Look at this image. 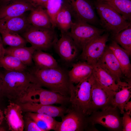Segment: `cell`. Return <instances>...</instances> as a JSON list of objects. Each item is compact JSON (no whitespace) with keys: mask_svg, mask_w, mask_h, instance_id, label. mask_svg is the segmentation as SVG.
I'll list each match as a JSON object with an SVG mask.
<instances>
[{"mask_svg":"<svg viewBox=\"0 0 131 131\" xmlns=\"http://www.w3.org/2000/svg\"><path fill=\"white\" fill-rule=\"evenodd\" d=\"M28 69L32 83L67 96L72 83L70 81L68 72L59 66L43 69L35 66Z\"/></svg>","mask_w":131,"mask_h":131,"instance_id":"6da1fadb","label":"cell"},{"mask_svg":"<svg viewBox=\"0 0 131 131\" xmlns=\"http://www.w3.org/2000/svg\"><path fill=\"white\" fill-rule=\"evenodd\" d=\"M5 97L10 102L17 103L31 85L30 75L28 70L3 72Z\"/></svg>","mask_w":131,"mask_h":131,"instance_id":"7a4b0ae2","label":"cell"},{"mask_svg":"<svg viewBox=\"0 0 131 131\" xmlns=\"http://www.w3.org/2000/svg\"><path fill=\"white\" fill-rule=\"evenodd\" d=\"M99 17L100 25L107 33L112 36L131 25L108 4L97 0H92Z\"/></svg>","mask_w":131,"mask_h":131,"instance_id":"3957f363","label":"cell"},{"mask_svg":"<svg viewBox=\"0 0 131 131\" xmlns=\"http://www.w3.org/2000/svg\"><path fill=\"white\" fill-rule=\"evenodd\" d=\"M95 80L92 74L75 86L72 83L69 90V102L72 109L88 116V112L92 85Z\"/></svg>","mask_w":131,"mask_h":131,"instance_id":"277c9868","label":"cell"},{"mask_svg":"<svg viewBox=\"0 0 131 131\" xmlns=\"http://www.w3.org/2000/svg\"><path fill=\"white\" fill-rule=\"evenodd\" d=\"M69 101V97L32 83L18 103L31 102L43 105H63Z\"/></svg>","mask_w":131,"mask_h":131,"instance_id":"5b68a950","label":"cell"},{"mask_svg":"<svg viewBox=\"0 0 131 131\" xmlns=\"http://www.w3.org/2000/svg\"><path fill=\"white\" fill-rule=\"evenodd\" d=\"M23 33V37L36 50H48L54 46L58 39L52 28L39 27L31 25Z\"/></svg>","mask_w":131,"mask_h":131,"instance_id":"8992f818","label":"cell"},{"mask_svg":"<svg viewBox=\"0 0 131 131\" xmlns=\"http://www.w3.org/2000/svg\"><path fill=\"white\" fill-rule=\"evenodd\" d=\"M74 21L86 22L95 26L100 25L92 0H63Z\"/></svg>","mask_w":131,"mask_h":131,"instance_id":"52a82bcc","label":"cell"},{"mask_svg":"<svg viewBox=\"0 0 131 131\" xmlns=\"http://www.w3.org/2000/svg\"><path fill=\"white\" fill-rule=\"evenodd\" d=\"M120 114L117 107L110 105L105 109L92 113L88 120L92 124H99L111 131H122V117Z\"/></svg>","mask_w":131,"mask_h":131,"instance_id":"ba28073f","label":"cell"},{"mask_svg":"<svg viewBox=\"0 0 131 131\" xmlns=\"http://www.w3.org/2000/svg\"><path fill=\"white\" fill-rule=\"evenodd\" d=\"M69 31V34L80 49L94 38L102 34L103 28L84 22L74 21Z\"/></svg>","mask_w":131,"mask_h":131,"instance_id":"9c48e42d","label":"cell"},{"mask_svg":"<svg viewBox=\"0 0 131 131\" xmlns=\"http://www.w3.org/2000/svg\"><path fill=\"white\" fill-rule=\"evenodd\" d=\"M109 36V33H106L88 42L82 50L80 58L91 65L96 64L104 52Z\"/></svg>","mask_w":131,"mask_h":131,"instance_id":"30bf717a","label":"cell"},{"mask_svg":"<svg viewBox=\"0 0 131 131\" xmlns=\"http://www.w3.org/2000/svg\"><path fill=\"white\" fill-rule=\"evenodd\" d=\"M115 92L103 87L95 79L91 89L88 116L111 105Z\"/></svg>","mask_w":131,"mask_h":131,"instance_id":"8fae6325","label":"cell"},{"mask_svg":"<svg viewBox=\"0 0 131 131\" xmlns=\"http://www.w3.org/2000/svg\"><path fill=\"white\" fill-rule=\"evenodd\" d=\"M62 117V121L55 131H81L87 130L89 124L88 117L73 109Z\"/></svg>","mask_w":131,"mask_h":131,"instance_id":"7c38bea8","label":"cell"},{"mask_svg":"<svg viewBox=\"0 0 131 131\" xmlns=\"http://www.w3.org/2000/svg\"><path fill=\"white\" fill-rule=\"evenodd\" d=\"M54 47L61 59L67 63H71L76 59L80 49L69 32L61 34Z\"/></svg>","mask_w":131,"mask_h":131,"instance_id":"4fadbf2b","label":"cell"},{"mask_svg":"<svg viewBox=\"0 0 131 131\" xmlns=\"http://www.w3.org/2000/svg\"><path fill=\"white\" fill-rule=\"evenodd\" d=\"M5 120L9 130L12 131H23L24 128V121L23 112L18 104L10 102L3 110Z\"/></svg>","mask_w":131,"mask_h":131,"instance_id":"5bb4252c","label":"cell"},{"mask_svg":"<svg viewBox=\"0 0 131 131\" xmlns=\"http://www.w3.org/2000/svg\"><path fill=\"white\" fill-rule=\"evenodd\" d=\"M17 104L20 106L23 112L45 114L54 117H62L67 113L68 110L62 106H57L52 105H43L31 102Z\"/></svg>","mask_w":131,"mask_h":131,"instance_id":"9a60e30c","label":"cell"},{"mask_svg":"<svg viewBox=\"0 0 131 131\" xmlns=\"http://www.w3.org/2000/svg\"><path fill=\"white\" fill-rule=\"evenodd\" d=\"M34 8L28 0H14L0 5V19L19 16Z\"/></svg>","mask_w":131,"mask_h":131,"instance_id":"2e32d148","label":"cell"},{"mask_svg":"<svg viewBox=\"0 0 131 131\" xmlns=\"http://www.w3.org/2000/svg\"><path fill=\"white\" fill-rule=\"evenodd\" d=\"M97 63L110 74L117 83L121 81L123 75L121 66L113 52L107 46Z\"/></svg>","mask_w":131,"mask_h":131,"instance_id":"e0dca14e","label":"cell"},{"mask_svg":"<svg viewBox=\"0 0 131 131\" xmlns=\"http://www.w3.org/2000/svg\"><path fill=\"white\" fill-rule=\"evenodd\" d=\"M92 66V74L99 84L105 88L114 91L119 90L118 83L110 74L97 63Z\"/></svg>","mask_w":131,"mask_h":131,"instance_id":"ac0fdd59","label":"cell"},{"mask_svg":"<svg viewBox=\"0 0 131 131\" xmlns=\"http://www.w3.org/2000/svg\"><path fill=\"white\" fill-rule=\"evenodd\" d=\"M31 25L24 14L17 17L0 19V29L19 34L23 33Z\"/></svg>","mask_w":131,"mask_h":131,"instance_id":"d6986e66","label":"cell"},{"mask_svg":"<svg viewBox=\"0 0 131 131\" xmlns=\"http://www.w3.org/2000/svg\"><path fill=\"white\" fill-rule=\"evenodd\" d=\"M107 46L117 59L123 75L128 78H131V65L129 57L130 55L128 53L113 40Z\"/></svg>","mask_w":131,"mask_h":131,"instance_id":"ffe728a7","label":"cell"},{"mask_svg":"<svg viewBox=\"0 0 131 131\" xmlns=\"http://www.w3.org/2000/svg\"><path fill=\"white\" fill-rule=\"evenodd\" d=\"M93 69L92 65L84 61L74 64L68 72L70 82L73 84H78L89 76L92 73Z\"/></svg>","mask_w":131,"mask_h":131,"instance_id":"44dd1931","label":"cell"},{"mask_svg":"<svg viewBox=\"0 0 131 131\" xmlns=\"http://www.w3.org/2000/svg\"><path fill=\"white\" fill-rule=\"evenodd\" d=\"M117 83L119 86V89L115 92L111 105L117 107L120 113L123 114L124 112V106L131 97V85L121 81Z\"/></svg>","mask_w":131,"mask_h":131,"instance_id":"7402d4cb","label":"cell"},{"mask_svg":"<svg viewBox=\"0 0 131 131\" xmlns=\"http://www.w3.org/2000/svg\"><path fill=\"white\" fill-rule=\"evenodd\" d=\"M35 50L32 46L30 47L9 46L5 48V55H11L15 57L27 66H30L33 64V56Z\"/></svg>","mask_w":131,"mask_h":131,"instance_id":"603a6c76","label":"cell"},{"mask_svg":"<svg viewBox=\"0 0 131 131\" xmlns=\"http://www.w3.org/2000/svg\"><path fill=\"white\" fill-rule=\"evenodd\" d=\"M27 18L30 24L34 26L52 28L50 19L45 8H34L31 11Z\"/></svg>","mask_w":131,"mask_h":131,"instance_id":"cb8c5ba5","label":"cell"},{"mask_svg":"<svg viewBox=\"0 0 131 131\" xmlns=\"http://www.w3.org/2000/svg\"><path fill=\"white\" fill-rule=\"evenodd\" d=\"M35 66L41 69L57 68L59 66L56 60L50 54L40 50H35L33 56Z\"/></svg>","mask_w":131,"mask_h":131,"instance_id":"d4e9b609","label":"cell"},{"mask_svg":"<svg viewBox=\"0 0 131 131\" xmlns=\"http://www.w3.org/2000/svg\"><path fill=\"white\" fill-rule=\"evenodd\" d=\"M70 11L64 2L56 19L57 27L60 31L61 34L69 32L73 21Z\"/></svg>","mask_w":131,"mask_h":131,"instance_id":"484cf974","label":"cell"},{"mask_svg":"<svg viewBox=\"0 0 131 131\" xmlns=\"http://www.w3.org/2000/svg\"><path fill=\"white\" fill-rule=\"evenodd\" d=\"M108 4L126 20L131 21V0H97Z\"/></svg>","mask_w":131,"mask_h":131,"instance_id":"4316f807","label":"cell"},{"mask_svg":"<svg viewBox=\"0 0 131 131\" xmlns=\"http://www.w3.org/2000/svg\"><path fill=\"white\" fill-rule=\"evenodd\" d=\"M0 67L5 70L23 71L27 70V66L19 59L11 55H5L0 59Z\"/></svg>","mask_w":131,"mask_h":131,"instance_id":"83f0119b","label":"cell"},{"mask_svg":"<svg viewBox=\"0 0 131 131\" xmlns=\"http://www.w3.org/2000/svg\"><path fill=\"white\" fill-rule=\"evenodd\" d=\"M3 44L10 47L25 46L27 42L18 33L0 29Z\"/></svg>","mask_w":131,"mask_h":131,"instance_id":"f1b7e54d","label":"cell"},{"mask_svg":"<svg viewBox=\"0 0 131 131\" xmlns=\"http://www.w3.org/2000/svg\"><path fill=\"white\" fill-rule=\"evenodd\" d=\"M115 41L122 48L131 54V25L112 36Z\"/></svg>","mask_w":131,"mask_h":131,"instance_id":"f546056e","label":"cell"},{"mask_svg":"<svg viewBox=\"0 0 131 131\" xmlns=\"http://www.w3.org/2000/svg\"><path fill=\"white\" fill-rule=\"evenodd\" d=\"M63 3V0H48L45 9L51 20L52 27H57L56 22V16L61 9Z\"/></svg>","mask_w":131,"mask_h":131,"instance_id":"4dcf8cb0","label":"cell"},{"mask_svg":"<svg viewBox=\"0 0 131 131\" xmlns=\"http://www.w3.org/2000/svg\"><path fill=\"white\" fill-rule=\"evenodd\" d=\"M26 115L30 118L36 123L42 131H46L51 130L50 125L46 122L37 117L34 113L26 112Z\"/></svg>","mask_w":131,"mask_h":131,"instance_id":"1f68e13d","label":"cell"},{"mask_svg":"<svg viewBox=\"0 0 131 131\" xmlns=\"http://www.w3.org/2000/svg\"><path fill=\"white\" fill-rule=\"evenodd\" d=\"M34 113L38 118L47 122L50 126L51 130H55L59 122L56 121L54 117L45 114Z\"/></svg>","mask_w":131,"mask_h":131,"instance_id":"d6a6232c","label":"cell"},{"mask_svg":"<svg viewBox=\"0 0 131 131\" xmlns=\"http://www.w3.org/2000/svg\"><path fill=\"white\" fill-rule=\"evenodd\" d=\"M24 123V129L25 131H42L35 122L27 115L25 118Z\"/></svg>","mask_w":131,"mask_h":131,"instance_id":"836d02e7","label":"cell"},{"mask_svg":"<svg viewBox=\"0 0 131 131\" xmlns=\"http://www.w3.org/2000/svg\"><path fill=\"white\" fill-rule=\"evenodd\" d=\"M122 119V131H131V114L124 112L123 114Z\"/></svg>","mask_w":131,"mask_h":131,"instance_id":"e575fe53","label":"cell"},{"mask_svg":"<svg viewBox=\"0 0 131 131\" xmlns=\"http://www.w3.org/2000/svg\"><path fill=\"white\" fill-rule=\"evenodd\" d=\"M34 8H42L45 9L48 0H28Z\"/></svg>","mask_w":131,"mask_h":131,"instance_id":"d590c367","label":"cell"},{"mask_svg":"<svg viewBox=\"0 0 131 131\" xmlns=\"http://www.w3.org/2000/svg\"><path fill=\"white\" fill-rule=\"evenodd\" d=\"M4 97L3 74L0 71V103H1Z\"/></svg>","mask_w":131,"mask_h":131,"instance_id":"8d00e7d4","label":"cell"},{"mask_svg":"<svg viewBox=\"0 0 131 131\" xmlns=\"http://www.w3.org/2000/svg\"><path fill=\"white\" fill-rule=\"evenodd\" d=\"M5 48L3 46L2 38L0 36V59L5 56Z\"/></svg>","mask_w":131,"mask_h":131,"instance_id":"74e56055","label":"cell"},{"mask_svg":"<svg viewBox=\"0 0 131 131\" xmlns=\"http://www.w3.org/2000/svg\"><path fill=\"white\" fill-rule=\"evenodd\" d=\"M124 110L125 112L131 113V101H128L125 104L124 107Z\"/></svg>","mask_w":131,"mask_h":131,"instance_id":"f35d334b","label":"cell"},{"mask_svg":"<svg viewBox=\"0 0 131 131\" xmlns=\"http://www.w3.org/2000/svg\"><path fill=\"white\" fill-rule=\"evenodd\" d=\"M5 120L3 110L0 109V124H2Z\"/></svg>","mask_w":131,"mask_h":131,"instance_id":"ab89813d","label":"cell"},{"mask_svg":"<svg viewBox=\"0 0 131 131\" xmlns=\"http://www.w3.org/2000/svg\"><path fill=\"white\" fill-rule=\"evenodd\" d=\"M14 0H0V4L1 5Z\"/></svg>","mask_w":131,"mask_h":131,"instance_id":"60d3db41","label":"cell"},{"mask_svg":"<svg viewBox=\"0 0 131 131\" xmlns=\"http://www.w3.org/2000/svg\"><path fill=\"white\" fill-rule=\"evenodd\" d=\"M2 123L0 124V131H6V128L3 126L2 125Z\"/></svg>","mask_w":131,"mask_h":131,"instance_id":"b9f144b4","label":"cell"},{"mask_svg":"<svg viewBox=\"0 0 131 131\" xmlns=\"http://www.w3.org/2000/svg\"><path fill=\"white\" fill-rule=\"evenodd\" d=\"M0 109H3L1 103H0Z\"/></svg>","mask_w":131,"mask_h":131,"instance_id":"7bdbcfd3","label":"cell"}]
</instances>
